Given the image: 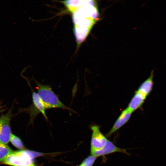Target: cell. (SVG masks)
<instances>
[{
    "instance_id": "cell-7",
    "label": "cell",
    "mask_w": 166,
    "mask_h": 166,
    "mask_svg": "<svg viewBox=\"0 0 166 166\" xmlns=\"http://www.w3.org/2000/svg\"><path fill=\"white\" fill-rule=\"evenodd\" d=\"M115 152H121L127 155H130L126 149L117 147L108 140L102 148L98 150L91 152V154L97 158Z\"/></svg>"
},
{
    "instance_id": "cell-6",
    "label": "cell",
    "mask_w": 166,
    "mask_h": 166,
    "mask_svg": "<svg viewBox=\"0 0 166 166\" xmlns=\"http://www.w3.org/2000/svg\"><path fill=\"white\" fill-rule=\"evenodd\" d=\"M90 128L92 131L90 151L92 152L101 149L108 140L101 132L99 126L93 125L91 126Z\"/></svg>"
},
{
    "instance_id": "cell-11",
    "label": "cell",
    "mask_w": 166,
    "mask_h": 166,
    "mask_svg": "<svg viewBox=\"0 0 166 166\" xmlns=\"http://www.w3.org/2000/svg\"><path fill=\"white\" fill-rule=\"evenodd\" d=\"M13 152L8 146L0 142V162L3 161Z\"/></svg>"
},
{
    "instance_id": "cell-3",
    "label": "cell",
    "mask_w": 166,
    "mask_h": 166,
    "mask_svg": "<svg viewBox=\"0 0 166 166\" xmlns=\"http://www.w3.org/2000/svg\"><path fill=\"white\" fill-rule=\"evenodd\" d=\"M44 154L28 150L13 152L3 162L6 164L13 166H37L35 164L34 159Z\"/></svg>"
},
{
    "instance_id": "cell-13",
    "label": "cell",
    "mask_w": 166,
    "mask_h": 166,
    "mask_svg": "<svg viewBox=\"0 0 166 166\" xmlns=\"http://www.w3.org/2000/svg\"><path fill=\"white\" fill-rule=\"evenodd\" d=\"M97 158L95 156L91 155L85 158L81 164L85 166H92Z\"/></svg>"
},
{
    "instance_id": "cell-15",
    "label": "cell",
    "mask_w": 166,
    "mask_h": 166,
    "mask_svg": "<svg viewBox=\"0 0 166 166\" xmlns=\"http://www.w3.org/2000/svg\"></svg>"
},
{
    "instance_id": "cell-10",
    "label": "cell",
    "mask_w": 166,
    "mask_h": 166,
    "mask_svg": "<svg viewBox=\"0 0 166 166\" xmlns=\"http://www.w3.org/2000/svg\"><path fill=\"white\" fill-rule=\"evenodd\" d=\"M146 98V97L136 91L127 108L132 112L135 111L142 106Z\"/></svg>"
},
{
    "instance_id": "cell-5",
    "label": "cell",
    "mask_w": 166,
    "mask_h": 166,
    "mask_svg": "<svg viewBox=\"0 0 166 166\" xmlns=\"http://www.w3.org/2000/svg\"><path fill=\"white\" fill-rule=\"evenodd\" d=\"M11 109L0 117V142L6 144L10 141L12 134L10 125L12 116Z\"/></svg>"
},
{
    "instance_id": "cell-9",
    "label": "cell",
    "mask_w": 166,
    "mask_h": 166,
    "mask_svg": "<svg viewBox=\"0 0 166 166\" xmlns=\"http://www.w3.org/2000/svg\"><path fill=\"white\" fill-rule=\"evenodd\" d=\"M153 72V71L151 72L149 77L141 84L137 90L146 98L152 89L154 76Z\"/></svg>"
},
{
    "instance_id": "cell-12",
    "label": "cell",
    "mask_w": 166,
    "mask_h": 166,
    "mask_svg": "<svg viewBox=\"0 0 166 166\" xmlns=\"http://www.w3.org/2000/svg\"><path fill=\"white\" fill-rule=\"evenodd\" d=\"M10 141L11 144L16 148L19 149L24 148L23 143L21 140L18 136L12 134Z\"/></svg>"
},
{
    "instance_id": "cell-2",
    "label": "cell",
    "mask_w": 166,
    "mask_h": 166,
    "mask_svg": "<svg viewBox=\"0 0 166 166\" xmlns=\"http://www.w3.org/2000/svg\"><path fill=\"white\" fill-rule=\"evenodd\" d=\"M38 94L46 109L61 108L74 112L63 104L52 90L49 85L42 84L35 81Z\"/></svg>"
},
{
    "instance_id": "cell-14",
    "label": "cell",
    "mask_w": 166,
    "mask_h": 166,
    "mask_svg": "<svg viewBox=\"0 0 166 166\" xmlns=\"http://www.w3.org/2000/svg\"><path fill=\"white\" fill-rule=\"evenodd\" d=\"M78 166H85L84 165H83L81 164H80V165H78Z\"/></svg>"
},
{
    "instance_id": "cell-1",
    "label": "cell",
    "mask_w": 166,
    "mask_h": 166,
    "mask_svg": "<svg viewBox=\"0 0 166 166\" xmlns=\"http://www.w3.org/2000/svg\"><path fill=\"white\" fill-rule=\"evenodd\" d=\"M92 0H67L65 6L72 14L73 32L77 45L88 35L98 15L96 3Z\"/></svg>"
},
{
    "instance_id": "cell-8",
    "label": "cell",
    "mask_w": 166,
    "mask_h": 166,
    "mask_svg": "<svg viewBox=\"0 0 166 166\" xmlns=\"http://www.w3.org/2000/svg\"><path fill=\"white\" fill-rule=\"evenodd\" d=\"M132 113L127 108L123 110L111 129L106 134V136L110 137L112 134L125 124L130 119Z\"/></svg>"
},
{
    "instance_id": "cell-4",
    "label": "cell",
    "mask_w": 166,
    "mask_h": 166,
    "mask_svg": "<svg viewBox=\"0 0 166 166\" xmlns=\"http://www.w3.org/2000/svg\"><path fill=\"white\" fill-rule=\"evenodd\" d=\"M32 104L29 108L22 109L20 111L26 112L30 116V122L32 123L35 117L41 113L45 118H48L45 113V108L38 94L33 90L32 93Z\"/></svg>"
}]
</instances>
